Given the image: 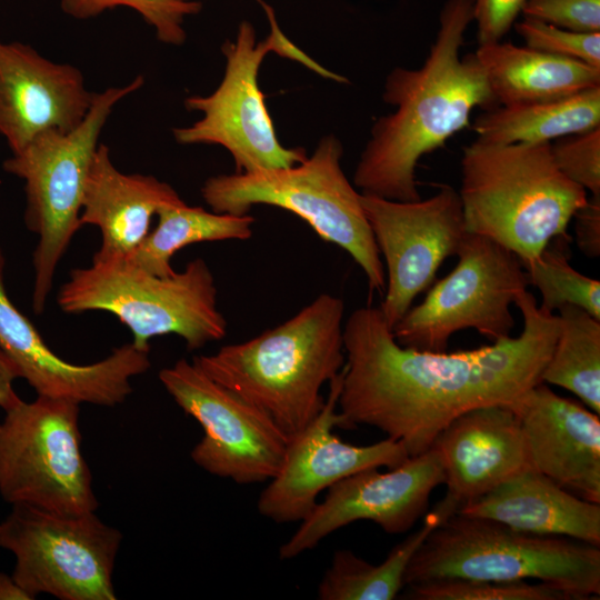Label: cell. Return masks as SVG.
<instances>
[{"label":"cell","mask_w":600,"mask_h":600,"mask_svg":"<svg viewBox=\"0 0 600 600\" xmlns=\"http://www.w3.org/2000/svg\"><path fill=\"white\" fill-rule=\"evenodd\" d=\"M514 304L523 319L518 337L451 353L402 347L380 308L353 310L343 323L338 427L377 428L413 457L466 411L516 400L541 382L559 319L527 290Z\"/></svg>","instance_id":"obj_1"},{"label":"cell","mask_w":600,"mask_h":600,"mask_svg":"<svg viewBox=\"0 0 600 600\" xmlns=\"http://www.w3.org/2000/svg\"><path fill=\"white\" fill-rule=\"evenodd\" d=\"M144 83L137 76L123 87L96 92L84 119L72 130H49L3 162V169L24 181V221L38 236L33 252L32 308L44 309L56 269L80 229L84 187L99 137L114 106Z\"/></svg>","instance_id":"obj_8"},{"label":"cell","mask_w":600,"mask_h":600,"mask_svg":"<svg viewBox=\"0 0 600 600\" xmlns=\"http://www.w3.org/2000/svg\"><path fill=\"white\" fill-rule=\"evenodd\" d=\"M569 242L567 233L557 236L538 257L521 261L528 283L540 291L543 310L552 312L571 304L600 320V281L572 268Z\"/></svg>","instance_id":"obj_28"},{"label":"cell","mask_w":600,"mask_h":600,"mask_svg":"<svg viewBox=\"0 0 600 600\" xmlns=\"http://www.w3.org/2000/svg\"><path fill=\"white\" fill-rule=\"evenodd\" d=\"M407 587V598L416 600H569L560 590L541 582L444 578Z\"/></svg>","instance_id":"obj_29"},{"label":"cell","mask_w":600,"mask_h":600,"mask_svg":"<svg viewBox=\"0 0 600 600\" xmlns=\"http://www.w3.org/2000/svg\"><path fill=\"white\" fill-rule=\"evenodd\" d=\"M343 148L338 138H322L310 157L284 168L218 174L206 180L201 194L212 211L248 214L268 204L304 220L326 242L356 261L370 292L383 296L386 270L358 192L341 168Z\"/></svg>","instance_id":"obj_6"},{"label":"cell","mask_w":600,"mask_h":600,"mask_svg":"<svg viewBox=\"0 0 600 600\" xmlns=\"http://www.w3.org/2000/svg\"><path fill=\"white\" fill-rule=\"evenodd\" d=\"M261 4L270 21L269 37L258 42L252 24L241 22L236 40L224 42L221 48L226 70L219 87L209 96L184 100L186 108L201 112L202 118L192 126L173 129L174 140L180 144L226 148L238 173L291 167L307 158L303 148H286L276 134L258 84V72L268 52L278 51L324 77L336 78L294 47L280 30L272 8Z\"/></svg>","instance_id":"obj_9"},{"label":"cell","mask_w":600,"mask_h":600,"mask_svg":"<svg viewBox=\"0 0 600 600\" xmlns=\"http://www.w3.org/2000/svg\"><path fill=\"white\" fill-rule=\"evenodd\" d=\"M18 378H20L18 369L0 349V408L3 411L20 400L13 388V382Z\"/></svg>","instance_id":"obj_36"},{"label":"cell","mask_w":600,"mask_h":600,"mask_svg":"<svg viewBox=\"0 0 600 600\" xmlns=\"http://www.w3.org/2000/svg\"><path fill=\"white\" fill-rule=\"evenodd\" d=\"M0 548H1V522H0Z\"/></svg>","instance_id":"obj_38"},{"label":"cell","mask_w":600,"mask_h":600,"mask_svg":"<svg viewBox=\"0 0 600 600\" xmlns=\"http://www.w3.org/2000/svg\"><path fill=\"white\" fill-rule=\"evenodd\" d=\"M94 94L78 68L50 61L28 44L0 40V134L12 153L46 131L76 128Z\"/></svg>","instance_id":"obj_18"},{"label":"cell","mask_w":600,"mask_h":600,"mask_svg":"<svg viewBox=\"0 0 600 600\" xmlns=\"http://www.w3.org/2000/svg\"><path fill=\"white\" fill-rule=\"evenodd\" d=\"M558 169L588 194L600 196V127L550 143Z\"/></svg>","instance_id":"obj_32"},{"label":"cell","mask_w":600,"mask_h":600,"mask_svg":"<svg viewBox=\"0 0 600 600\" xmlns=\"http://www.w3.org/2000/svg\"><path fill=\"white\" fill-rule=\"evenodd\" d=\"M343 300L324 292L281 324L192 361L290 440L321 411L322 387L343 368Z\"/></svg>","instance_id":"obj_3"},{"label":"cell","mask_w":600,"mask_h":600,"mask_svg":"<svg viewBox=\"0 0 600 600\" xmlns=\"http://www.w3.org/2000/svg\"><path fill=\"white\" fill-rule=\"evenodd\" d=\"M4 267L0 249V349L13 362L20 378L38 396L103 407L122 403L132 392V378L149 370V351L139 350L130 342L93 363L63 360L10 300L4 286Z\"/></svg>","instance_id":"obj_17"},{"label":"cell","mask_w":600,"mask_h":600,"mask_svg":"<svg viewBox=\"0 0 600 600\" xmlns=\"http://www.w3.org/2000/svg\"><path fill=\"white\" fill-rule=\"evenodd\" d=\"M32 597L13 579L0 572V600H30Z\"/></svg>","instance_id":"obj_37"},{"label":"cell","mask_w":600,"mask_h":600,"mask_svg":"<svg viewBox=\"0 0 600 600\" xmlns=\"http://www.w3.org/2000/svg\"><path fill=\"white\" fill-rule=\"evenodd\" d=\"M558 310L559 332L541 382L571 391L600 416V320L571 304Z\"/></svg>","instance_id":"obj_27"},{"label":"cell","mask_w":600,"mask_h":600,"mask_svg":"<svg viewBox=\"0 0 600 600\" xmlns=\"http://www.w3.org/2000/svg\"><path fill=\"white\" fill-rule=\"evenodd\" d=\"M518 416L531 469L569 492L600 503V419L544 382L510 403Z\"/></svg>","instance_id":"obj_19"},{"label":"cell","mask_w":600,"mask_h":600,"mask_svg":"<svg viewBox=\"0 0 600 600\" xmlns=\"http://www.w3.org/2000/svg\"><path fill=\"white\" fill-rule=\"evenodd\" d=\"M538 580L569 600L600 596V549L567 537L538 536L453 513L411 559L404 586L433 579Z\"/></svg>","instance_id":"obj_5"},{"label":"cell","mask_w":600,"mask_h":600,"mask_svg":"<svg viewBox=\"0 0 600 600\" xmlns=\"http://www.w3.org/2000/svg\"><path fill=\"white\" fill-rule=\"evenodd\" d=\"M128 7L140 13L154 30L158 40L179 46L186 41L188 16L197 14L202 3L194 0H61L63 12L76 19H89L108 9Z\"/></svg>","instance_id":"obj_30"},{"label":"cell","mask_w":600,"mask_h":600,"mask_svg":"<svg viewBox=\"0 0 600 600\" xmlns=\"http://www.w3.org/2000/svg\"><path fill=\"white\" fill-rule=\"evenodd\" d=\"M474 54L498 104L554 100L600 87V68L527 46L484 43Z\"/></svg>","instance_id":"obj_23"},{"label":"cell","mask_w":600,"mask_h":600,"mask_svg":"<svg viewBox=\"0 0 600 600\" xmlns=\"http://www.w3.org/2000/svg\"><path fill=\"white\" fill-rule=\"evenodd\" d=\"M447 494L463 503L530 468L520 420L507 403L458 416L434 439Z\"/></svg>","instance_id":"obj_20"},{"label":"cell","mask_w":600,"mask_h":600,"mask_svg":"<svg viewBox=\"0 0 600 600\" xmlns=\"http://www.w3.org/2000/svg\"><path fill=\"white\" fill-rule=\"evenodd\" d=\"M361 203L386 269L379 307L392 330L428 289L441 263L467 234L458 191L448 186L428 199L396 201L362 194Z\"/></svg>","instance_id":"obj_14"},{"label":"cell","mask_w":600,"mask_h":600,"mask_svg":"<svg viewBox=\"0 0 600 600\" xmlns=\"http://www.w3.org/2000/svg\"><path fill=\"white\" fill-rule=\"evenodd\" d=\"M600 127V87L569 97L499 104L478 116L472 129L489 143H541Z\"/></svg>","instance_id":"obj_24"},{"label":"cell","mask_w":600,"mask_h":600,"mask_svg":"<svg viewBox=\"0 0 600 600\" xmlns=\"http://www.w3.org/2000/svg\"><path fill=\"white\" fill-rule=\"evenodd\" d=\"M157 227L149 231L139 247L127 258L137 268L159 277L176 271L171 258L192 243L223 240H248L254 218L218 213L201 207H190L183 200L161 206Z\"/></svg>","instance_id":"obj_26"},{"label":"cell","mask_w":600,"mask_h":600,"mask_svg":"<svg viewBox=\"0 0 600 600\" xmlns=\"http://www.w3.org/2000/svg\"><path fill=\"white\" fill-rule=\"evenodd\" d=\"M514 28L529 48L600 68V31L577 32L527 17Z\"/></svg>","instance_id":"obj_31"},{"label":"cell","mask_w":600,"mask_h":600,"mask_svg":"<svg viewBox=\"0 0 600 600\" xmlns=\"http://www.w3.org/2000/svg\"><path fill=\"white\" fill-rule=\"evenodd\" d=\"M522 13L571 31H600V0H526Z\"/></svg>","instance_id":"obj_33"},{"label":"cell","mask_w":600,"mask_h":600,"mask_svg":"<svg viewBox=\"0 0 600 600\" xmlns=\"http://www.w3.org/2000/svg\"><path fill=\"white\" fill-rule=\"evenodd\" d=\"M80 403L20 399L0 421V494L60 514L96 511L92 474L80 449Z\"/></svg>","instance_id":"obj_10"},{"label":"cell","mask_w":600,"mask_h":600,"mask_svg":"<svg viewBox=\"0 0 600 600\" xmlns=\"http://www.w3.org/2000/svg\"><path fill=\"white\" fill-rule=\"evenodd\" d=\"M467 232L488 237L521 261L567 233L588 192L557 167L550 142L489 143L477 139L461 158Z\"/></svg>","instance_id":"obj_4"},{"label":"cell","mask_w":600,"mask_h":600,"mask_svg":"<svg viewBox=\"0 0 600 600\" xmlns=\"http://www.w3.org/2000/svg\"><path fill=\"white\" fill-rule=\"evenodd\" d=\"M460 502L446 497L424 516L422 526L397 544L380 564L347 549L337 550L319 586L320 600H392L404 587L407 568L428 534L457 512Z\"/></svg>","instance_id":"obj_25"},{"label":"cell","mask_w":600,"mask_h":600,"mask_svg":"<svg viewBox=\"0 0 600 600\" xmlns=\"http://www.w3.org/2000/svg\"><path fill=\"white\" fill-rule=\"evenodd\" d=\"M576 242L589 258L600 256V196L588 194L573 216Z\"/></svg>","instance_id":"obj_35"},{"label":"cell","mask_w":600,"mask_h":600,"mask_svg":"<svg viewBox=\"0 0 600 600\" xmlns=\"http://www.w3.org/2000/svg\"><path fill=\"white\" fill-rule=\"evenodd\" d=\"M471 21L473 0H447L423 64L397 67L388 74L383 100L396 110L374 122L360 154L353 186L362 194L396 201L421 199L416 179L420 158L466 128L474 108L496 103L476 54L460 57Z\"/></svg>","instance_id":"obj_2"},{"label":"cell","mask_w":600,"mask_h":600,"mask_svg":"<svg viewBox=\"0 0 600 600\" xmlns=\"http://www.w3.org/2000/svg\"><path fill=\"white\" fill-rule=\"evenodd\" d=\"M182 201L167 182L153 176L127 174L99 143L88 173L80 223L101 233V246L92 260L127 259L150 231L152 217L167 203Z\"/></svg>","instance_id":"obj_21"},{"label":"cell","mask_w":600,"mask_h":600,"mask_svg":"<svg viewBox=\"0 0 600 600\" xmlns=\"http://www.w3.org/2000/svg\"><path fill=\"white\" fill-rule=\"evenodd\" d=\"M378 469L359 471L331 486L326 498L280 547V559H294L336 530L359 520L372 521L390 534L406 532L426 513L433 489L444 483L441 460L433 446L387 472Z\"/></svg>","instance_id":"obj_16"},{"label":"cell","mask_w":600,"mask_h":600,"mask_svg":"<svg viewBox=\"0 0 600 600\" xmlns=\"http://www.w3.org/2000/svg\"><path fill=\"white\" fill-rule=\"evenodd\" d=\"M121 532L94 513L60 514L14 504L1 522V548L13 579L32 599L114 600L113 568Z\"/></svg>","instance_id":"obj_12"},{"label":"cell","mask_w":600,"mask_h":600,"mask_svg":"<svg viewBox=\"0 0 600 600\" xmlns=\"http://www.w3.org/2000/svg\"><path fill=\"white\" fill-rule=\"evenodd\" d=\"M457 513L531 534L567 537L600 547V503L569 492L531 468L461 503Z\"/></svg>","instance_id":"obj_22"},{"label":"cell","mask_w":600,"mask_h":600,"mask_svg":"<svg viewBox=\"0 0 600 600\" xmlns=\"http://www.w3.org/2000/svg\"><path fill=\"white\" fill-rule=\"evenodd\" d=\"M182 1H188V0H182Z\"/></svg>","instance_id":"obj_39"},{"label":"cell","mask_w":600,"mask_h":600,"mask_svg":"<svg viewBox=\"0 0 600 600\" xmlns=\"http://www.w3.org/2000/svg\"><path fill=\"white\" fill-rule=\"evenodd\" d=\"M159 379L203 429L190 453L197 466L239 484L266 482L277 473L288 439L267 413L187 359L161 369Z\"/></svg>","instance_id":"obj_13"},{"label":"cell","mask_w":600,"mask_h":600,"mask_svg":"<svg viewBox=\"0 0 600 600\" xmlns=\"http://www.w3.org/2000/svg\"><path fill=\"white\" fill-rule=\"evenodd\" d=\"M524 3L526 0H473L479 44L501 41Z\"/></svg>","instance_id":"obj_34"},{"label":"cell","mask_w":600,"mask_h":600,"mask_svg":"<svg viewBox=\"0 0 600 600\" xmlns=\"http://www.w3.org/2000/svg\"><path fill=\"white\" fill-rule=\"evenodd\" d=\"M57 302L67 313L113 314L142 351H150L152 338L166 334H177L189 350H197L223 339L228 327L217 306L214 277L201 258L167 277L148 273L127 259L92 260L89 267L71 270Z\"/></svg>","instance_id":"obj_7"},{"label":"cell","mask_w":600,"mask_h":600,"mask_svg":"<svg viewBox=\"0 0 600 600\" xmlns=\"http://www.w3.org/2000/svg\"><path fill=\"white\" fill-rule=\"evenodd\" d=\"M456 256L457 266L392 329L400 346L444 352L450 337L464 329H476L491 342L510 337V307L529 284L521 260L497 241L470 232Z\"/></svg>","instance_id":"obj_11"},{"label":"cell","mask_w":600,"mask_h":600,"mask_svg":"<svg viewBox=\"0 0 600 600\" xmlns=\"http://www.w3.org/2000/svg\"><path fill=\"white\" fill-rule=\"evenodd\" d=\"M341 382L340 371L329 382L321 411L288 440L279 470L259 496L262 517L277 523L301 522L317 506L318 496L338 481L370 468H394L409 458L403 443L389 437L354 446L332 432L339 424Z\"/></svg>","instance_id":"obj_15"}]
</instances>
